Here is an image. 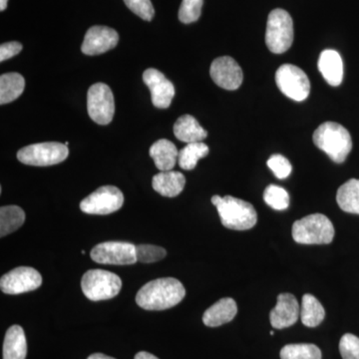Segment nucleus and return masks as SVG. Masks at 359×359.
<instances>
[{"mask_svg":"<svg viewBox=\"0 0 359 359\" xmlns=\"http://www.w3.org/2000/svg\"><path fill=\"white\" fill-rule=\"evenodd\" d=\"M125 4L143 20L151 21L155 15V9L151 0H124Z\"/></svg>","mask_w":359,"mask_h":359,"instance_id":"473e14b6","label":"nucleus"},{"mask_svg":"<svg viewBox=\"0 0 359 359\" xmlns=\"http://www.w3.org/2000/svg\"><path fill=\"white\" fill-rule=\"evenodd\" d=\"M318 70L330 86H339L344 78V63L339 52L327 49L320 53Z\"/></svg>","mask_w":359,"mask_h":359,"instance_id":"a211bd4d","label":"nucleus"},{"mask_svg":"<svg viewBox=\"0 0 359 359\" xmlns=\"http://www.w3.org/2000/svg\"><path fill=\"white\" fill-rule=\"evenodd\" d=\"M95 263L128 266L137 263L136 245L126 242H105L91 250Z\"/></svg>","mask_w":359,"mask_h":359,"instance_id":"9b49d317","label":"nucleus"},{"mask_svg":"<svg viewBox=\"0 0 359 359\" xmlns=\"http://www.w3.org/2000/svg\"><path fill=\"white\" fill-rule=\"evenodd\" d=\"M134 359H159L158 358H156L155 355H153V354L146 353V351H140V353H138L135 355Z\"/></svg>","mask_w":359,"mask_h":359,"instance_id":"c9c22d12","label":"nucleus"},{"mask_svg":"<svg viewBox=\"0 0 359 359\" xmlns=\"http://www.w3.org/2000/svg\"><path fill=\"white\" fill-rule=\"evenodd\" d=\"M8 0H0V11H4L6 9Z\"/></svg>","mask_w":359,"mask_h":359,"instance_id":"4c0bfd02","label":"nucleus"},{"mask_svg":"<svg viewBox=\"0 0 359 359\" xmlns=\"http://www.w3.org/2000/svg\"><path fill=\"white\" fill-rule=\"evenodd\" d=\"M185 185V176L180 172H161L153 177V189L164 197H177L184 190Z\"/></svg>","mask_w":359,"mask_h":359,"instance_id":"6ab92c4d","label":"nucleus"},{"mask_svg":"<svg viewBox=\"0 0 359 359\" xmlns=\"http://www.w3.org/2000/svg\"><path fill=\"white\" fill-rule=\"evenodd\" d=\"M22 50V44L18 41L6 42L0 46V61L8 60V59L18 55Z\"/></svg>","mask_w":359,"mask_h":359,"instance_id":"f704fd0d","label":"nucleus"},{"mask_svg":"<svg viewBox=\"0 0 359 359\" xmlns=\"http://www.w3.org/2000/svg\"><path fill=\"white\" fill-rule=\"evenodd\" d=\"M339 351L342 359H359V337L344 334L339 341Z\"/></svg>","mask_w":359,"mask_h":359,"instance_id":"72a5a7b5","label":"nucleus"},{"mask_svg":"<svg viewBox=\"0 0 359 359\" xmlns=\"http://www.w3.org/2000/svg\"><path fill=\"white\" fill-rule=\"evenodd\" d=\"M121 287V278L104 269H90L81 280L82 292L92 302L113 299L119 294Z\"/></svg>","mask_w":359,"mask_h":359,"instance_id":"39448f33","label":"nucleus"},{"mask_svg":"<svg viewBox=\"0 0 359 359\" xmlns=\"http://www.w3.org/2000/svg\"><path fill=\"white\" fill-rule=\"evenodd\" d=\"M156 167L161 172L172 171L179 158V151L171 141L161 139L151 146L149 151Z\"/></svg>","mask_w":359,"mask_h":359,"instance_id":"aec40b11","label":"nucleus"},{"mask_svg":"<svg viewBox=\"0 0 359 359\" xmlns=\"http://www.w3.org/2000/svg\"><path fill=\"white\" fill-rule=\"evenodd\" d=\"M87 111L90 118L99 125H108L115 113V101L112 90L108 85H92L87 93Z\"/></svg>","mask_w":359,"mask_h":359,"instance_id":"1a4fd4ad","label":"nucleus"},{"mask_svg":"<svg viewBox=\"0 0 359 359\" xmlns=\"http://www.w3.org/2000/svg\"><path fill=\"white\" fill-rule=\"evenodd\" d=\"M143 81L151 92L153 105L159 109H167L175 96L173 83L161 71L149 68L144 71Z\"/></svg>","mask_w":359,"mask_h":359,"instance_id":"4468645a","label":"nucleus"},{"mask_svg":"<svg viewBox=\"0 0 359 359\" xmlns=\"http://www.w3.org/2000/svg\"><path fill=\"white\" fill-rule=\"evenodd\" d=\"M119 41L116 30L107 26H92L86 32L81 50L89 56L100 55L115 48Z\"/></svg>","mask_w":359,"mask_h":359,"instance_id":"2eb2a0df","label":"nucleus"},{"mask_svg":"<svg viewBox=\"0 0 359 359\" xmlns=\"http://www.w3.org/2000/svg\"><path fill=\"white\" fill-rule=\"evenodd\" d=\"M210 149L203 142L190 143L179 151L178 163L182 169L190 171L195 169L199 160L207 157Z\"/></svg>","mask_w":359,"mask_h":359,"instance_id":"bb28decb","label":"nucleus"},{"mask_svg":"<svg viewBox=\"0 0 359 359\" xmlns=\"http://www.w3.org/2000/svg\"><path fill=\"white\" fill-rule=\"evenodd\" d=\"M292 235L297 244L327 245L334 240V226L325 215L313 214L295 221Z\"/></svg>","mask_w":359,"mask_h":359,"instance_id":"20e7f679","label":"nucleus"},{"mask_svg":"<svg viewBox=\"0 0 359 359\" xmlns=\"http://www.w3.org/2000/svg\"><path fill=\"white\" fill-rule=\"evenodd\" d=\"M238 313V306L231 297H224L205 311L203 323L209 327H217L230 323Z\"/></svg>","mask_w":359,"mask_h":359,"instance_id":"f3484780","label":"nucleus"},{"mask_svg":"<svg viewBox=\"0 0 359 359\" xmlns=\"http://www.w3.org/2000/svg\"><path fill=\"white\" fill-rule=\"evenodd\" d=\"M325 318L323 304L313 294H306L302 297L301 320L302 325L308 327H316Z\"/></svg>","mask_w":359,"mask_h":359,"instance_id":"b1692460","label":"nucleus"},{"mask_svg":"<svg viewBox=\"0 0 359 359\" xmlns=\"http://www.w3.org/2000/svg\"><path fill=\"white\" fill-rule=\"evenodd\" d=\"M25 80L20 73L11 72L0 76V104H8L20 98L25 91Z\"/></svg>","mask_w":359,"mask_h":359,"instance_id":"5701e85b","label":"nucleus"},{"mask_svg":"<svg viewBox=\"0 0 359 359\" xmlns=\"http://www.w3.org/2000/svg\"><path fill=\"white\" fill-rule=\"evenodd\" d=\"M313 143L334 162L341 164L353 149L351 134L335 122L321 124L313 133Z\"/></svg>","mask_w":359,"mask_h":359,"instance_id":"7ed1b4c3","label":"nucleus"},{"mask_svg":"<svg viewBox=\"0 0 359 359\" xmlns=\"http://www.w3.org/2000/svg\"><path fill=\"white\" fill-rule=\"evenodd\" d=\"M212 204L216 205L219 219L226 228L235 231H247L254 228L257 214L254 205L231 196H214Z\"/></svg>","mask_w":359,"mask_h":359,"instance_id":"f03ea898","label":"nucleus"},{"mask_svg":"<svg viewBox=\"0 0 359 359\" xmlns=\"http://www.w3.org/2000/svg\"><path fill=\"white\" fill-rule=\"evenodd\" d=\"M204 0H183L179 9V20L189 25L199 20Z\"/></svg>","mask_w":359,"mask_h":359,"instance_id":"c756f323","label":"nucleus"},{"mask_svg":"<svg viewBox=\"0 0 359 359\" xmlns=\"http://www.w3.org/2000/svg\"><path fill=\"white\" fill-rule=\"evenodd\" d=\"M42 276L30 266H20L9 271L0 280V289L6 294H20L39 289Z\"/></svg>","mask_w":359,"mask_h":359,"instance_id":"f8f14e48","label":"nucleus"},{"mask_svg":"<svg viewBox=\"0 0 359 359\" xmlns=\"http://www.w3.org/2000/svg\"><path fill=\"white\" fill-rule=\"evenodd\" d=\"M25 221V212L18 205H6L0 209V237L18 230Z\"/></svg>","mask_w":359,"mask_h":359,"instance_id":"a878e982","label":"nucleus"},{"mask_svg":"<svg viewBox=\"0 0 359 359\" xmlns=\"http://www.w3.org/2000/svg\"><path fill=\"white\" fill-rule=\"evenodd\" d=\"M124 195L115 186H103L81 201L80 209L85 214L109 215L121 209Z\"/></svg>","mask_w":359,"mask_h":359,"instance_id":"9d476101","label":"nucleus"},{"mask_svg":"<svg viewBox=\"0 0 359 359\" xmlns=\"http://www.w3.org/2000/svg\"><path fill=\"white\" fill-rule=\"evenodd\" d=\"M212 81L226 90H237L244 80L242 68L235 59L223 56L215 59L210 69Z\"/></svg>","mask_w":359,"mask_h":359,"instance_id":"ddd939ff","label":"nucleus"},{"mask_svg":"<svg viewBox=\"0 0 359 359\" xmlns=\"http://www.w3.org/2000/svg\"><path fill=\"white\" fill-rule=\"evenodd\" d=\"M87 359H115L113 358H111V356L105 355V354L103 353H94L91 354V355L89 356Z\"/></svg>","mask_w":359,"mask_h":359,"instance_id":"e433bc0d","label":"nucleus"},{"mask_svg":"<svg viewBox=\"0 0 359 359\" xmlns=\"http://www.w3.org/2000/svg\"><path fill=\"white\" fill-rule=\"evenodd\" d=\"M301 316L299 302L292 294H280L275 308L269 313L271 327L283 330L294 325Z\"/></svg>","mask_w":359,"mask_h":359,"instance_id":"dca6fc26","label":"nucleus"},{"mask_svg":"<svg viewBox=\"0 0 359 359\" xmlns=\"http://www.w3.org/2000/svg\"><path fill=\"white\" fill-rule=\"evenodd\" d=\"M264 200L269 207L276 211L287 210L290 205V195L282 187L269 185L264 192Z\"/></svg>","mask_w":359,"mask_h":359,"instance_id":"c85d7f7f","label":"nucleus"},{"mask_svg":"<svg viewBox=\"0 0 359 359\" xmlns=\"http://www.w3.org/2000/svg\"><path fill=\"white\" fill-rule=\"evenodd\" d=\"M68 156L69 150L65 144L45 142L20 149L18 153V159L22 164L29 166L47 167L63 162L67 159Z\"/></svg>","mask_w":359,"mask_h":359,"instance_id":"0eeeda50","label":"nucleus"},{"mask_svg":"<svg viewBox=\"0 0 359 359\" xmlns=\"http://www.w3.org/2000/svg\"><path fill=\"white\" fill-rule=\"evenodd\" d=\"M27 355V341L25 330L20 325H13L7 330L4 341V359H25Z\"/></svg>","mask_w":359,"mask_h":359,"instance_id":"4be33fe9","label":"nucleus"},{"mask_svg":"<svg viewBox=\"0 0 359 359\" xmlns=\"http://www.w3.org/2000/svg\"><path fill=\"white\" fill-rule=\"evenodd\" d=\"M294 42V22L289 13L275 9L269 13L266 25V43L275 54L287 52Z\"/></svg>","mask_w":359,"mask_h":359,"instance_id":"423d86ee","label":"nucleus"},{"mask_svg":"<svg viewBox=\"0 0 359 359\" xmlns=\"http://www.w3.org/2000/svg\"><path fill=\"white\" fill-rule=\"evenodd\" d=\"M174 134L178 140L188 144L203 142L208 136V132L191 115L181 116L177 120L174 125Z\"/></svg>","mask_w":359,"mask_h":359,"instance_id":"412c9836","label":"nucleus"},{"mask_svg":"<svg viewBox=\"0 0 359 359\" xmlns=\"http://www.w3.org/2000/svg\"><path fill=\"white\" fill-rule=\"evenodd\" d=\"M280 359H321V351L314 344H287L280 351Z\"/></svg>","mask_w":359,"mask_h":359,"instance_id":"cd10ccee","label":"nucleus"},{"mask_svg":"<svg viewBox=\"0 0 359 359\" xmlns=\"http://www.w3.org/2000/svg\"><path fill=\"white\" fill-rule=\"evenodd\" d=\"M337 201L342 211L359 215V180L351 179L340 186Z\"/></svg>","mask_w":359,"mask_h":359,"instance_id":"393cba45","label":"nucleus"},{"mask_svg":"<svg viewBox=\"0 0 359 359\" xmlns=\"http://www.w3.org/2000/svg\"><path fill=\"white\" fill-rule=\"evenodd\" d=\"M276 83L285 96L302 102L306 100L311 92V82L308 75L292 65L280 66L276 73Z\"/></svg>","mask_w":359,"mask_h":359,"instance_id":"6e6552de","label":"nucleus"},{"mask_svg":"<svg viewBox=\"0 0 359 359\" xmlns=\"http://www.w3.org/2000/svg\"><path fill=\"white\" fill-rule=\"evenodd\" d=\"M167 252L164 248L153 245H136L137 261L144 264H152L159 262L166 257Z\"/></svg>","mask_w":359,"mask_h":359,"instance_id":"7c9ffc66","label":"nucleus"},{"mask_svg":"<svg viewBox=\"0 0 359 359\" xmlns=\"http://www.w3.org/2000/svg\"><path fill=\"white\" fill-rule=\"evenodd\" d=\"M266 164L276 178L280 180L287 178L292 171V166L290 161L283 155L271 156Z\"/></svg>","mask_w":359,"mask_h":359,"instance_id":"2f4dec72","label":"nucleus"},{"mask_svg":"<svg viewBox=\"0 0 359 359\" xmlns=\"http://www.w3.org/2000/svg\"><path fill=\"white\" fill-rule=\"evenodd\" d=\"M185 295V287L177 278H157L141 287L136 302L146 311H164L177 306Z\"/></svg>","mask_w":359,"mask_h":359,"instance_id":"f257e3e1","label":"nucleus"}]
</instances>
